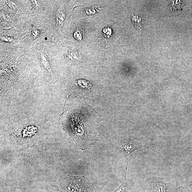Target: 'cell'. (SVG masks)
Segmentation results:
<instances>
[{
  "label": "cell",
  "mask_w": 192,
  "mask_h": 192,
  "mask_svg": "<svg viewBox=\"0 0 192 192\" xmlns=\"http://www.w3.org/2000/svg\"><path fill=\"white\" fill-rule=\"evenodd\" d=\"M62 117L64 130L80 149L90 148L98 139L101 119L83 98L69 96Z\"/></svg>",
  "instance_id": "1"
},
{
  "label": "cell",
  "mask_w": 192,
  "mask_h": 192,
  "mask_svg": "<svg viewBox=\"0 0 192 192\" xmlns=\"http://www.w3.org/2000/svg\"><path fill=\"white\" fill-rule=\"evenodd\" d=\"M59 187L63 192H96L93 184L84 176L65 178Z\"/></svg>",
  "instance_id": "2"
},
{
  "label": "cell",
  "mask_w": 192,
  "mask_h": 192,
  "mask_svg": "<svg viewBox=\"0 0 192 192\" xmlns=\"http://www.w3.org/2000/svg\"><path fill=\"white\" fill-rule=\"evenodd\" d=\"M121 146L128 161L130 154L136 150L142 147L147 148L148 149L151 147L155 148L156 145L147 140H140L132 137L125 140L122 143Z\"/></svg>",
  "instance_id": "3"
},
{
  "label": "cell",
  "mask_w": 192,
  "mask_h": 192,
  "mask_svg": "<svg viewBox=\"0 0 192 192\" xmlns=\"http://www.w3.org/2000/svg\"><path fill=\"white\" fill-rule=\"evenodd\" d=\"M170 183L168 178L153 176L147 185L149 192H171Z\"/></svg>",
  "instance_id": "4"
},
{
  "label": "cell",
  "mask_w": 192,
  "mask_h": 192,
  "mask_svg": "<svg viewBox=\"0 0 192 192\" xmlns=\"http://www.w3.org/2000/svg\"><path fill=\"white\" fill-rule=\"evenodd\" d=\"M115 192H131L130 188L128 187L126 183V178L122 183V185Z\"/></svg>",
  "instance_id": "5"
},
{
  "label": "cell",
  "mask_w": 192,
  "mask_h": 192,
  "mask_svg": "<svg viewBox=\"0 0 192 192\" xmlns=\"http://www.w3.org/2000/svg\"><path fill=\"white\" fill-rule=\"evenodd\" d=\"M132 20L133 24L135 25L136 26H139L141 19L140 18H139L138 16H132Z\"/></svg>",
  "instance_id": "6"
},
{
  "label": "cell",
  "mask_w": 192,
  "mask_h": 192,
  "mask_svg": "<svg viewBox=\"0 0 192 192\" xmlns=\"http://www.w3.org/2000/svg\"><path fill=\"white\" fill-rule=\"evenodd\" d=\"M2 40L3 41H6L7 42H10L12 41V38L10 37H8V36H4V37L2 38Z\"/></svg>",
  "instance_id": "7"
},
{
  "label": "cell",
  "mask_w": 192,
  "mask_h": 192,
  "mask_svg": "<svg viewBox=\"0 0 192 192\" xmlns=\"http://www.w3.org/2000/svg\"><path fill=\"white\" fill-rule=\"evenodd\" d=\"M38 32L36 30H32V34L34 37H36V36L38 35Z\"/></svg>",
  "instance_id": "8"
},
{
  "label": "cell",
  "mask_w": 192,
  "mask_h": 192,
  "mask_svg": "<svg viewBox=\"0 0 192 192\" xmlns=\"http://www.w3.org/2000/svg\"><path fill=\"white\" fill-rule=\"evenodd\" d=\"M179 189L180 192H188L182 186H180L179 187Z\"/></svg>",
  "instance_id": "9"
},
{
  "label": "cell",
  "mask_w": 192,
  "mask_h": 192,
  "mask_svg": "<svg viewBox=\"0 0 192 192\" xmlns=\"http://www.w3.org/2000/svg\"><path fill=\"white\" fill-rule=\"evenodd\" d=\"M190 186L192 188V181L190 182Z\"/></svg>",
  "instance_id": "10"
}]
</instances>
